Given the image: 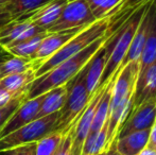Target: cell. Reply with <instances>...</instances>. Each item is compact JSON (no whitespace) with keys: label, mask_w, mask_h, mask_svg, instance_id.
Wrapping results in <instances>:
<instances>
[{"label":"cell","mask_w":156,"mask_h":155,"mask_svg":"<svg viewBox=\"0 0 156 155\" xmlns=\"http://www.w3.org/2000/svg\"><path fill=\"white\" fill-rule=\"evenodd\" d=\"M68 95L67 84L61 85L45 93V99L39 108V112L36 116V119L48 116L53 113L60 112L63 108Z\"/></svg>","instance_id":"9a60e30c"},{"label":"cell","mask_w":156,"mask_h":155,"mask_svg":"<svg viewBox=\"0 0 156 155\" xmlns=\"http://www.w3.org/2000/svg\"><path fill=\"white\" fill-rule=\"evenodd\" d=\"M17 155H36V143H28L17 148Z\"/></svg>","instance_id":"484cf974"},{"label":"cell","mask_w":156,"mask_h":155,"mask_svg":"<svg viewBox=\"0 0 156 155\" xmlns=\"http://www.w3.org/2000/svg\"><path fill=\"white\" fill-rule=\"evenodd\" d=\"M97 155H121L119 153V152L116 150V147L115 145H113L112 147H109L107 150H105V151L101 152V153L97 154Z\"/></svg>","instance_id":"f546056e"},{"label":"cell","mask_w":156,"mask_h":155,"mask_svg":"<svg viewBox=\"0 0 156 155\" xmlns=\"http://www.w3.org/2000/svg\"><path fill=\"white\" fill-rule=\"evenodd\" d=\"M86 27L74 28V29L65 30V31L54 32V33L48 34L41 41V43L39 44L38 48H37L36 52L33 54V56L31 58L32 68L36 71L37 68L45 61H47L54 53H56L66 43H68L70 39L74 37L76 34L80 33Z\"/></svg>","instance_id":"ba28073f"},{"label":"cell","mask_w":156,"mask_h":155,"mask_svg":"<svg viewBox=\"0 0 156 155\" xmlns=\"http://www.w3.org/2000/svg\"><path fill=\"white\" fill-rule=\"evenodd\" d=\"M50 1L51 0H10L4 4V9L8 11L12 20H15L21 16L35 12Z\"/></svg>","instance_id":"ac0fdd59"},{"label":"cell","mask_w":156,"mask_h":155,"mask_svg":"<svg viewBox=\"0 0 156 155\" xmlns=\"http://www.w3.org/2000/svg\"><path fill=\"white\" fill-rule=\"evenodd\" d=\"M147 148L156 151V121H155V123L153 124V126L151 128V130H150V135H149Z\"/></svg>","instance_id":"4316f807"},{"label":"cell","mask_w":156,"mask_h":155,"mask_svg":"<svg viewBox=\"0 0 156 155\" xmlns=\"http://www.w3.org/2000/svg\"><path fill=\"white\" fill-rule=\"evenodd\" d=\"M27 93H23V95H18L14 97L6 105L0 107V131L4 126L10 117L13 115V113L20 106V104L26 100Z\"/></svg>","instance_id":"cb8c5ba5"},{"label":"cell","mask_w":156,"mask_h":155,"mask_svg":"<svg viewBox=\"0 0 156 155\" xmlns=\"http://www.w3.org/2000/svg\"><path fill=\"white\" fill-rule=\"evenodd\" d=\"M138 155H156V151H154V150H152V149H149V148L146 147Z\"/></svg>","instance_id":"1f68e13d"},{"label":"cell","mask_w":156,"mask_h":155,"mask_svg":"<svg viewBox=\"0 0 156 155\" xmlns=\"http://www.w3.org/2000/svg\"><path fill=\"white\" fill-rule=\"evenodd\" d=\"M48 32H43V33H39L37 35L33 36L28 41H23L21 44H18L16 46H13V47L6 49L5 51L9 54H11L12 56H19V58H29L31 61V58L33 56V54L36 52L37 48H38L39 44L41 43L44 38L48 35Z\"/></svg>","instance_id":"d6986e66"},{"label":"cell","mask_w":156,"mask_h":155,"mask_svg":"<svg viewBox=\"0 0 156 155\" xmlns=\"http://www.w3.org/2000/svg\"><path fill=\"white\" fill-rule=\"evenodd\" d=\"M106 43V41H105ZM105 43L98 51L94 53L91 60L87 64V72H86V87L90 95H94L96 89L99 86V82L102 77L103 70H104L105 64H106V47Z\"/></svg>","instance_id":"5bb4252c"},{"label":"cell","mask_w":156,"mask_h":155,"mask_svg":"<svg viewBox=\"0 0 156 155\" xmlns=\"http://www.w3.org/2000/svg\"><path fill=\"white\" fill-rule=\"evenodd\" d=\"M149 28L139 58V73L156 62V2L149 8Z\"/></svg>","instance_id":"8fae6325"},{"label":"cell","mask_w":156,"mask_h":155,"mask_svg":"<svg viewBox=\"0 0 156 155\" xmlns=\"http://www.w3.org/2000/svg\"><path fill=\"white\" fill-rule=\"evenodd\" d=\"M68 1H70V0H68Z\"/></svg>","instance_id":"d590c367"},{"label":"cell","mask_w":156,"mask_h":155,"mask_svg":"<svg viewBox=\"0 0 156 155\" xmlns=\"http://www.w3.org/2000/svg\"><path fill=\"white\" fill-rule=\"evenodd\" d=\"M45 99V93L31 100H25L18 108L13 113L10 119L6 121L4 126L0 131V138L6 136L10 133L20 129L21 126L30 123L36 119V116L39 112V108Z\"/></svg>","instance_id":"9c48e42d"},{"label":"cell","mask_w":156,"mask_h":155,"mask_svg":"<svg viewBox=\"0 0 156 155\" xmlns=\"http://www.w3.org/2000/svg\"><path fill=\"white\" fill-rule=\"evenodd\" d=\"M149 99H156V62L142 72L138 73L133 98V108Z\"/></svg>","instance_id":"30bf717a"},{"label":"cell","mask_w":156,"mask_h":155,"mask_svg":"<svg viewBox=\"0 0 156 155\" xmlns=\"http://www.w3.org/2000/svg\"><path fill=\"white\" fill-rule=\"evenodd\" d=\"M124 0H86L96 20L109 18Z\"/></svg>","instance_id":"ffe728a7"},{"label":"cell","mask_w":156,"mask_h":155,"mask_svg":"<svg viewBox=\"0 0 156 155\" xmlns=\"http://www.w3.org/2000/svg\"><path fill=\"white\" fill-rule=\"evenodd\" d=\"M10 58V55H9V56H5V58H0V64H1V63L3 62V61H5L6 58Z\"/></svg>","instance_id":"e575fe53"},{"label":"cell","mask_w":156,"mask_h":155,"mask_svg":"<svg viewBox=\"0 0 156 155\" xmlns=\"http://www.w3.org/2000/svg\"><path fill=\"white\" fill-rule=\"evenodd\" d=\"M156 121V99H149L134 107L122 124L117 138L138 131L151 130Z\"/></svg>","instance_id":"52a82bcc"},{"label":"cell","mask_w":156,"mask_h":155,"mask_svg":"<svg viewBox=\"0 0 156 155\" xmlns=\"http://www.w3.org/2000/svg\"><path fill=\"white\" fill-rule=\"evenodd\" d=\"M64 134L53 132L36 143V155H52L58 149Z\"/></svg>","instance_id":"603a6c76"},{"label":"cell","mask_w":156,"mask_h":155,"mask_svg":"<svg viewBox=\"0 0 156 155\" xmlns=\"http://www.w3.org/2000/svg\"><path fill=\"white\" fill-rule=\"evenodd\" d=\"M9 1H10V0H0V6H1V5H4V4L8 3Z\"/></svg>","instance_id":"836d02e7"},{"label":"cell","mask_w":156,"mask_h":155,"mask_svg":"<svg viewBox=\"0 0 156 155\" xmlns=\"http://www.w3.org/2000/svg\"><path fill=\"white\" fill-rule=\"evenodd\" d=\"M97 21L86 0H70L63 9L60 17L47 30L48 33L65 31L80 27H88Z\"/></svg>","instance_id":"8992f818"},{"label":"cell","mask_w":156,"mask_h":155,"mask_svg":"<svg viewBox=\"0 0 156 155\" xmlns=\"http://www.w3.org/2000/svg\"><path fill=\"white\" fill-rule=\"evenodd\" d=\"M87 64L76 77L66 83L68 95L63 108L60 111L55 132L66 134L70 130V128L76 124L93 98V95L88 93L86 87Z\"/></svg>","instance_id":"3957f363"},{"label":"cell","mask_w":156,"mask_h":155,"mask_svg":"<svg viewBox=\"0 0 156 155\" xmlns=\"http://www.w3.org/2000/svg\"><path fill=\"white\" fill-rule=\"evenodd\" d=\"M149 135L150 130H144L117 138L115 143L116 150L121 155H138L147 147Z\"/></svg>","instance_id":"4fadbf2b"},{"label":"cell","mask_w":156,"mask_h":155,"mask_svg":"<svg viewBox=\"0 0 156 155\" xmlns=\"http://www.w3.org/2000/svg\"><path fill=\"white\" fill-rule=\"evenodd\" d=\"M35 79H36L35 70L33 68H30L23 72L16 73V75H12L1 79L0 80V87L8 90L13 96L23 95V93H28L30 85Z\"/></svg>","instance_id":"2e32d148"},{"label":"cell","mask_w":156,"mask_h":155,"mask_svg":"<svg viewBox=\"0 0 156 155\" xmlns=\"http://www.w3.org/2000/svg\"><path fill=\"white\" fill-rule=\"evenodd\" d=\"M108 29L109 18H103L94 21L90 26L83 29L74 37H72L68 43H66L56 53L50 56L47 61H45L35 71V77H41L44 73L48 72L52 68L60 65L64 61L78 54L79 52L88 47L90 44H93L94 41L108 34Z\"/></svg>","instance_id":"277c9868"},{"label":"cell","mask_w":156,"mask_h":155,"mask_svg":"<svg viewBox=\"0 0 156 155\" xmlns=\"http://www.w3.org/2000/svg\"><path fill=\"white\" fill-rule=\"evenodd\" d=\"M139 73V61L129 62L120 70L113 86L111 103L108 108L105 150L115 145L122 124L133 110V98L136 81ZM104 150V151H105Z\"/></svg>","instance_id":"6da1fadb"},{"label":"cell","mask_w":156,"mask_h":155,"mask_svg":"<svg viewBox=\"0 0 156 155\" xmlns=\"http://www.w3.org/2000/svg\"><path fill=\"white\" fill-rule=\"evenodd\" d=\"M14 97H16V96H13L12 93H10L8 90H5L4 88L0 87V107L6 105Z\"/></svg>","instance_id":"83f0119b"},{"label":"cell","mask_w":156,"mask_h":155,"mask_svg":"<svg viewBox=\"0 0 156 155\" xmlns=\"http://www.w3.org/2000/svg\"><path fill=\"white\" fill-rule=\"evenodd\" d=\"M153 2H156V0H124L109 17V26L123 18H127L134 11L139 9L140 6L147 3H153Z\"/></svg>","instance_id":"7402d4cb"},{"label":"cell","mask_w":156,"mask_h":155,"mask_svg":"<svg viewBox=\"0 0 156 155\" xmlns=\"http://www.w3.org/2000/svg\"><path fill=\"white\" fill-rule=\"evenodd\" d=\"M68 0H51L44 6L30 14V21L37 27L48 30L60 17Z\"/></svg>","instance_id":"7c38bea8"},{"label":"cell","mask_w":156,"mask_h":155,"mask_svg":"<svg viewBox=\"0 0 156 155\" xmlns=\"http://www.w3.org/2000/svg\"><path fill=\"white\" fill-rule=\"evenodd\" d=\"M60 112L38 118L20 129L0 138V151L37 143L47 135L55 132Z\"/></svg>","instance_id":"5b68a950"},{"label":"cell","mask_w":156,"mask_h":155,"mask_svg":"<svg viewBox=\"0 0 156 155\" xmlns=\"http://www.w3.org/2000/svg\"><path fill=\"white\" fill-rule=\"evenodd\" d=\"M9 55H11V54H9L8 52L5 51V50H3L1 47H0V58H5V56H9Z\"/></svg>","instance_id":"d6a6232c"},{"label":"cell","mask_w":156,"mask_h":155,"mask_svg":"<svg viewBox=\"0 0 156 155\" xmlns=\"http://www.w3.org/2000/svg\"><path fill=\"white\" fill-rule=\"evenodd\" d=\"M149 11V10H148ZM144 14L142 17L141 21H140L139 26H138L137 30H136L135 34L133 36V39L131 41V45L127 50L126 55L124 56L123 61H122V66H125L127 63L134 62V61H139L140 55L142 53V49H144V41H146L147 33H148V28H149V12Z\"/></svg>","instance_id":"e0dca14e"},{"label":"cell","mask_w":156,"mask_h":155,"mask_svg":"<svg viewBox=\"0 0 156 155\" xmlns=\"http://www.w3.org/2000/svg\"><path fill=\"white\" fill-rule=\"evenodd\" d=\"M72 131H73V125L70 128L66 134H64L60 147L55 155H72L71 154V145H72Z\"/></svg>","instance_id":"d4e9b609"},{"label":"cell","mask_w":156,"mask_h":155,"mask_svg":"<svg viewBox=\"0 0 156 155\" xmlns=\"http://www.w3.org/2000/svg\"><path fill=\"white\" fill-rule=\"evenodd\" d=\"M10 21H12L10 14L8 13V11L4 9V5L0 6V29L3 26H5L6 23H9Z\"/></svg>","instance_id":"f1b7e54d"},{"label":"cell","mask_w":156,"mask_h":155,"mask_svg":"<svg viewBox=\"0 0 156 155\" xmlns=\"http://www.w3.org/2000/svg\"><path fill=\"white\" fill-rule=\"evenodd\" d=\"M0 155H17V148L0 151Z\"/></svg>","instance_id":"4dcf8cb0"},{"label":"cell","mask_w":156,"mask_h":155,"mask_svg":"<svg viewBox=\"0 0 156 155\" xmlns=\"http://www.w3.org/2000/svg\"><path fill=\"white\" fill-rule=\"evenodd\" d=\"M32 68V62L29 58L11 56L0 64V80L16 73H20Z\"/></svg>","instance_id":"44dd1931"},{"label":"cell","mask_w":156,"mask_h":155,"mask_svg":"<svg viewBox=\"0 0 156 155\" xmlns=\"http://www.w3.org/2000/svg\"><path fill=\"white\" fill-rule=\"evenodd\" d=\"M109 35L111 34H106L103 37L94 41L93 44H90L88 47L79 52L78 54L64 61L63 63L52 68L50 71L35 79L28 89L26 100L34 99V98L44 95L55 87L69 82L91 60L94 53L104 45Z\"/></svg>","instance_id":"7a4b0ae2"}]
</instances>
